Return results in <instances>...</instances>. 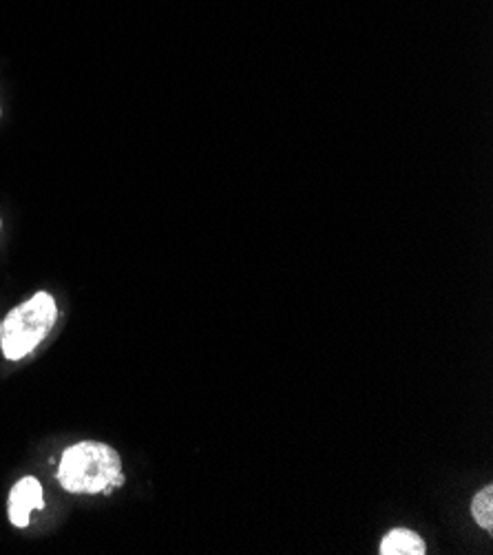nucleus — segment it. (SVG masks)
<instances>
[{"mask_svg": "<svg viewBox=\"0 0 493 555\" xmlns=\"http://www.w3.org/2000/svg\"><path fill=\"white\" fill-rule=\"evenodd\" d=\"M58 483L69 494H111L124 485L120 454L104 443L71 445L60 458Z\"/></svg>", "mask_w": 493, "mask_h": 555, "instance_id": "nucleus-1", "label": "nucleus"}, {"mask_svg": "<svg viewBox=\"0 0 493 555\" xmlns=\"http://www.w3.org/2000/svg\"><path fill=\"white\" fill-rule=\"evenodd\" d=\"M58 319L56 299L49 292H38L29 301L20 303L18 308L7 314L3 321L0 345L9 361H20L34 352L43 339L54 328Z\"/></svg>", "mask_w": 493, "mask_h": 555, "instance_id": "nucleus-2", "label": "nucleus"}, {"mask_svg": "<svg viewBox=\"0 0 493 555\" xmlns=\"http://www.w3.org/2000/svg\"><path fill=\"white\" fill-rule=\"evenodd\" d=\"M45 507V500H43V485L38 483L36 478H23L18 480L14 485L12 494H9V522H12L14 527L23 529L29 525V518H31V511L36 509H43Z\"/></svg>", "mask_w": 493, "mask_h": 555, "instance_id": "nucleus-3", "label": "nucleus"}, {"mask_svg": "<svg viewBox=\"0 0 493 555\" xmlns=\"http://www.w3.org/2000/svg\"><path fill=\"white\" fill-rule=\"evenodd\" d=\"M381 555H425L427 547L418 533L409 529H394L381 542Z\"/></svg>", "mask_w": 493, "mask_h": 555, "instance_id": "nucleus-4", "label": "nucleus"}, {"mask_svg": "<svg viewBox=\"0 0 493 555\" xmlns=\"http://www.w3.org/2000/svg\"><path fill=\"white\" fill-rule=\"evenodd\" d=\"M471 516L485 531H493V487L487 485L474 496L471 502Z\"/></svg>", "mask_w": 493, "mask_h": 555, "instance_id": "nucleus-5", "label": "nucleus"}, {"mask_svg": "<svg viewBox=\"0 0 493 555\" xmlns=\"http://www.w3.org/2000/svg\"><path fill=\"white\" fill-rule=\"evenodd\" d=\"M0 334H3V321H0Z\"/></svg>", "mask_w": 493, "mask_h": 555, "instance_id": "nucleus-6", "label": "nucleus"}]
</instances>
